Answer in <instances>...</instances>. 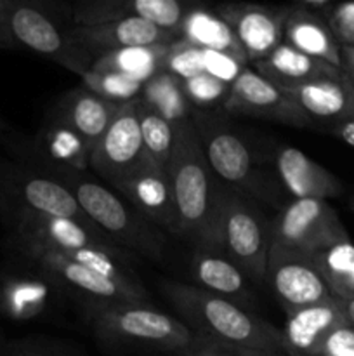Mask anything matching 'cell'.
I'll return each instance as SVG.
<instances>
[{"mask_svg": "<svg viewBox=\"0 0 354 356\" xmlns=\"http://www.w3.org/2000/svg\"><path fill=\"white\" fill-rule=\"evenodd\" d=\"M165 169L176 200L179 236L194 243L196 250H219L221 184L215 181L191 120L176 124V141Z\"/></svg>", "mask_w": 354, "mask_h": 356, "instance_id": "1", "label": "cell"}, {"mask_svg": "<svg viewBox=\"0 0 354 356\" xmlns=\"http://www.w3.org/2000/svg\"><path fill=\"white\" fill-rule=\"evenodd\" d=\"M162 289L180 322L194 336L210 337L250 350L285 355L281 329L253 315L250 309L210 294L196 285L165 282Z\"/></svg>", "mask_w": 354, "mask_h": 356, "instance_id": "2", "label": "cell"}, {"mask_svg": "<svg viewBox=\"0 0 354 356\" xmlns=\"http://www.w3.org/2000/svg\"><path fill=\"white\" fill-rule=\"evenodd\" d=\"M40 170V169H38ZM47 176L65 184L94 226L110 236L121 249H128L151 261L163 259L165 238L155 225L130 209L101 183L83 176L80 170L45 167Z\"/></svg>", "mask_w": 354, "mask_h": 356, "instance_id": "3", "label": "cell"}, {"mask_svg": "<svg viewBox=\"0 0 354 356\" xmlns=\"http://www.w3.org/2000/svg\"><path fill=\"white\" fill-rule=\"evenodd\" d=\"M89 322L99 343L151 353L179 355L194 334L176 316L151 305H115L89 309Z\"/></svg>", "mask_w": 354, "mask_h": 356, "instance_id": "4", "label": "cell"}, {"mask_svg": "<svg viewBox=\"0 0 354 356\" xmlns=\"http://www.w3.org/2000/svg\"><path fill=\"white\" fill-rule=\"evenodd\" d=\"M191 122L196 129L212 172L224 179V184L235 186V190L253 200L281 205V184L255 165L248 146L222 118L215 113L198 110L191 115Z\"/></svg>", "mask_w": 354, "mask_h": 356, "instance_id": "5", "label": "cell"}, {"mask_svg": "<svg viewBox=\"0 0 354 356\" xmlns=\"http://www.w3.org/2000/svg\"><path fill=\"white\" fill-rule=\"evenodd\" d=\"M273 222L253 198L221 184L217 242L219 250L239 268L250 284H266Z\"/></svg>", "mask_w": 354, "mask_h": 356, "instance_id": "6", "label": "cell"}, {"mask_svg": "<svg viewBox=\"0 0 354 356\" xmlns=\"http://www.w3.org/2000/svg\"><path fill=\"white\" fill-rule=\"evenodd\" d=\"M7 249L16 259L42 271L47 278L65 291L78 296L89 305V309L115 305H149V296L141 282H125L104 277L90 268L82 266L49 249L7 242Z\"/></svg>", "mask_w": 354, "mask_h": 356, "instance_id": "7", "label": "cell"}, {"mask_svg": "<svg viewBox=\"0 0 354 356\" xmlns=\"http://www.w3.org/2000/svg\"><path fill=\"white\" fill-rule=\"evenodd\" d=\"M58 7L56 3L37 0H10V31L17 45L82 76L92 68L99 56L73 37L75 24L62 26Z\"/></svg>", "mask_w": 354, "mask_h": 356, "instance_id": "8", "label": "cell"}, {"mask_svg": "<svg viewBox=\"0 0 354 356\" xmlns=\"http://www.w3.org/2000/svg\"><path fill=\"white\" fill-rule=\"evenodd\" d=\"M0 204L90 222L71 191L47 174L0 159Z\"/></svg>", "mask_w": 354, "mask_h": 356, "instance_id": "9", "label": "cell"}, {"mask_svg": "<svg viewBox=\"0 0 354 356\" xmlns=\"http://www.w3.org/2000/svg\"><path fill=\"white\" fill-rule=\"evenodd\" d=\"M351 240L339 216L326 200L304 198L285 205L273 221L271 245L312 254Z\"/></svg>", "mask_w": 354, "mask_h": 356, "instance_id": "10", "label": "cell"}, {"mask_svg": "<svg viewBox=\"0 0 354 356\" xmlns=\"http://www.w3.org/2000/svg\"><path fill=\"white\" fill-rule=\"evenodd\" d=\"M266 284L287 315L332 298L312 257L288 247L271 245Z\"/></svg>", "mask_w": 354, "mask_h": 356, "instance_id": "11", "label": "cell"}, {"mask_svg": "<svg viewBox=\"0 0 354 356\" xmlns=\"http://www.w3.org/2000/svg\"><path fill=\"white\" fill-rule=\"evenodd\" d=\"M222 110L229 115L262 118L290 127L304 129L312 125L290 94L271 83L248 66L231 86Z\"/></svg>", "mask_w": 354, "mask_h": 356, "instance_id": "12", "label": "cell"}, {"mask_svg": "<svg viewBox=\"0 0 354 356\" xmlns=\"http://www.w3.org/2000/svg\"><path fill=\"white\" fill-rule=\"evenodd\" d=\"M137 99L121 104L89 156L92 167L106 183L117 188L144 156Z\"/></svg>", "mask_w": 354, "mask_h": 356, "instance_id": "13", "label": "cell"}, {"mask_svg": "<svg viewBox=\"0 0 354 356\" xmlns=\"http://www.w3.org/2000/svg\"><path fill=\"white\" fill-rule=\"evenodd\" d=\"M65 294L58 284L30 264L14 259L0 271V313L12 322L40 318Z\"/></svg>", "mask_w": 354, "mask_h": 356, "instance_id": "14", "label": "cell"}, {"mask_svg": "<svg viewBox=\"0 0 354 356\" xmlns=\"http://www.w3.org/2000/svg\"><path fill=\"white\" fill-rule=\"evenodd\" d=\"M117 190L151 225L179 236L176 200L169 172L148 153H144L141 162L118 184Z\"/></svg>", "mask_w": 354, "mask_h": 356, "instance_id": "15", "label": "cell"}, {"mask_svg": "<svg viewBox=\"0 0 354 356\" xmlns=\"http://www.w3.org/2000/svg\"><path fill=\"white\" fill-rule=\"evenodd\" d=\"M215 13L233 28L248 61H260L283 44L288 6L226 2L219 3Z\"/></svg>", "mask_w": 354, "mask_h": 356, "instance_id": "16", "label": "cell"}, {"mask_svg": "<svg viewBox=\"0 0 354 356\" xmlns=\"http://www.w3.org/2000/svg\"><path fill=\"white\" fill-rule=\"evenodd\" d=\"M346 323V316L335 298L290 313L281 329L285 355L321 356L323 344L330 334Z\"/></svg>", "mask_w": 354, "mask_h": 356, "instance_id": "17", "label": "cell"}, {"mask_svg": "<svg viewBox=\"0 0 354 356\" xmlns=\"http://www.w3.org/2000/svg\"><path fill=\"white\" fill-rule=\"evenodd\" d=\"M73 37L101 56L103 52L125 47H148V45H170L179 35L158 28L156 24L137 16H128L99 26H76Z\"/></svg>", "mask_w": 354, "mask_h": 356, "instance_id": "18", "label": "cell"}, {"mask_svg": "<svg viewBox=\"0 0 354 356\" xmlns=\"http://www.w3.org/2000/svg\"><path fill=\"white\" fill-rule=\"evenodd\" d=\"M288 94L297 101L312 125H328L332 129L354 117V86L344 72L292 89Z\"/></svg>", "mask_w": 354, "mask_h": 356, "instance_id": "19", "label": "cell"}, {"mask_svg": "<svg viewBox=\"0 0 354 356\" xmlns=\"http://www.w3.org/2000/svg\"><path fill=\"white\" fill-rule=\"evenodd\" d=\"M276 172L281 186L294 200H328L344 193V184L328 169L297 148H281L276 155Z\"/></svg>", "mask_w": 354, "mask_h": 356, "instance_id": "20", "label": "cell"}, {"mask_svg": "<svg viewBox=\"0 0 354 356\" xmlns=\"http://www.w3.org/2000/svg\"><path fill=\"white\" fill-rule=\"evenodd\" d=\"M118 110V104L104 101L85 87H76L59 97L51 115L71 129L92 152L117 117Z\"/></svg>", "mask_w": 354, "mask_h": 356, "instance_id": "21", "label": "cell"}, {"mask_svg": "<svg viewBox=\"0 0 354 356\" xmlns=\"http://www.w3.org/2000/svg\"><path fill=\"white\" fill-rule=\"evenodd\" d=\"M253 70L285 92L314 80L342 73L340 68H335L321 59L311 58L285 42L278 45L267 58L253 63Z\"/></svg>", "mask_w": 354, "mask_h": 356, "instance_id": "22", "label": "cell"}, {"mask_svg": "<svg viewBox=\"0 0 354 356\" xmlns=\"http://www.w3.org/2000/svg\"><path fill=\"white\" fill-rule=\"evenodd\" d=\"M283 42L311 58L321 59L342 70L340 44L330 30L328 23L318 14L304 9L298 2L288 6Z\"/></svg>", "mask_w": 354, "mask_h": 356, "instance_id": "23", "label": "cell"}, {"mask_svg": "<svg viewBox=\"0 0 354 356\" xmlns=\"http://www.w3.org/2000/svg\"><path fill=\"white\" fill-rule=\"evenodd\" d=\"M194 280L200 289L248 309L253 302L250 282L221 250H196L193 257Z\"/></svg>", "mask_w": 354, "mask_h": 356, "instance_id": "24", "label": "cell"}, {"mask_svg": "<svg viewBox=\"0 0 354 356\" xmlns=\"http://www.w3.org/2000/svg\"><path fill=\"white\" fill-rule=\"evenodd\" d=\"M31 155L38 159L42 165L38 169L61 167L82 172L89 167L90 149L71 129L49 113L31 143Z\"/></svg>", "mask_w": 354, "mask_h": 356, "instance_id": "25", "label": "cell"}, {"mask_svg": "<svg viewBox=\"0 0 354 356\" xmlns=\"http://www.w3.org/2000/svg\"><path fill=\"white\" fill-rule=\"evenodd\" d=\"M179 38L198 49L228 52L248 63L233 28L215 10L200 3H191L179 30Z\"/></svg>", "mask_w": 354, "mask_h": 356, "instance_id": "26", "label": "cell"}, {"mask_svg": "<svg viewBox=\"0 0 354 356\" xmlns=\"http://www.w3.org/2000/svg\"><path fill=\"white\" fill-rule=\"evenodd\" d=\"M169 45H148V47H125L103 52L92 65V72L117 73L146 83L163 72Z\"/></svg>", "mask_w": 354, "mask_h": 356, "instance_id": "27", "label": "cell"}, {"mask_svg": "<svg viewBox=\"0 0 354 356\" xmlns=\"http://www.w3.org/2000/svg\"><path fill=\"white\" fill-rule=\"evenodd\" d=\"M311 257L332 298L339 301L354 299V243L351 240L319 250Z\"/></svg>", "mask_w": 354, "mask_h": 356, "instance_id": "28", "label": "cell"}, {"mask_svg": "<svg viewBox=\"0 0 354 356\" xmlns=\"http://www.w3.org/2000/svg\"><path fill=\"white\" fill-rule=\"evenodd\" d=\"M139 99L174 125L191 120L193 115L189 101L184 94L183 82L165 72L158 73L144 83Z\"/></svg>", "mask_w": 354, "mask_h": 356, "instance_id": "29", "label": "cell"}, {"mask_svg": "<svg viewBox=\"0 0 354 356\" xmlns=\"http://www.w3.org/2000/svg\"><path fill=\"white\" fill-rule=\"evenodd\" d=\"M137 111L144 152L156 163L167 167L174 148V141H176V125L160 117L155 110H151L141 99H137Z\"/></svg>", "mask_w": 354, "mask_h": 356, "instance_id": "30", "label": "cell"}, {"mask_svg": "<svg viewBox=\"0 0 354 356\" xmlns=\"http://www.w3.org/2000/svg\"><path fill=\"white\" fill-rule=\"evenodd\" d=\"M80 79H82L85 89H89L96 96L103 97L104 101L118 104V106L139 99L142 87H144L142 82L128 79V76L117 75V73H99L92 72V70L83 73Z\"/></svg>", "mask_w": 354, "mask_h": 356, "instance_id": "31", "label": "cell"}, {"mask_svg": "<svg viewBox=\"0 0 354 356\" xmlns=\"http://www.w3.org/2000/svg\"><path fill=\"white\" fill-rule=\"evenodd\" d=\"M0 356H89L83 346L68 339L51 336H30L6 339Z\"/></svg>", "mask_w": 354, "mask_h": 356, "instance_id": "32", "label": "cell"}, {"mask_svg": "<svg viewBox=\"0 0 354 356\" xmlns=\"http://www.w3.org/2000/svg\"><path fill=\"white\" fill-rule=\"evenodd\" d=\"M132 16L130 0H89L71 6V17L76 26H99Z\"/></svg>", "mask_w": 354, "mask_h": 356, "instance_id": "33", "label": "cell"}, {"mask_svg": "<svg viewBox=\"0 0 354 356\" xmlns=\"http://www.w3.org/2000/svg\"><path fill=\"white\" fill-rule=\"evenodd\" d=\"M132 16L142 17L158 28L179 35L189 6L179 0H130Z\"/></svg>", "mask_w": 354, "mask_h": 356, "instance_id": "34", "label": "cell"}, {"mask_svg": "<svg viewBox=\"0 0 354 356\" xmlns=\"http://www.w3.org/2000/svg\"><path fill=\"white\" fill-rule=\"evenodd\" d=\"M201 49L187 44L183 38H177L176 42L169 45L165 63H163V72L176 76L180 82L194 79L203 72V61H201Z\"/></svg>", "mask_w": 354, "mask_h": 356, "instance_id": "35", "label": "cell"}, {"mask_svg": "<svg viewBox=\"0 0 354 356\" xmlns=\"http://www.w3.org/2000/svg\"><path fill=\"white\" fill-rule=\"evenodd\" d=\"M183 89L191 106H196L198 110L205 111V108L210 110V108L222 106L228 99L231 86L222 83L221 80L214 79L207 73H201L194 79L183 82Z\"/></svg>", "mask_w": 354, "mask_h": 356, "instance_id": "36", "label": "cell"}, {"mask_svg": "<svg viewBox=\"0 0 354 356\" xmlns=\"http://www.w3.org/2000/svg\"><path fill=\"white\" fill-rule=\"evenodd\" d=\"M176 356H287L283 353L250 350V348L235 346V344L221 343L210 337L194 336L189 346Z\"/></svg>", "mask_w": 354, "mask_h": 356, "instance_id": "37", "label": "cell"}, {"mask_svg": "<svg viewBox=\"0 0 354 356\" xmlns=\"http://www.w3.org/2000/svg\"><path fill=\"white\" fill-rule=\"evenodd\" d=\"M201 61H203V72L207 75L214 76V79L221 80L222 83L233 86L239 75L245 72L246 63L239 61L235 56L228 54V52L219 51H207L201 49Z\"/></svg>", "mask_w": 354, "mask_h": 356, "instance_id": "38", "label": "cell"}, {"mask_svg": "<svg viewBox=\"0 0 354 356\" xmlns=\"http://www.w3.org/2000/svg\"><path fill=\"white\" fill-rule=\"evenodd\" d=\"M321 356H354V327H337L323 344Z\"/></svg>", "mask_w": 354, "mask_h": 356, "instance_id": "39", "label": "cell"}, {"mask_svg": "<svg viewBox=\"0 0 354 356\" xmlns=\"http://www.w3.org/2000/svg\"><path fill=\"white\" fill-rule=\"evenodd\" d=\"M9 3L10 0H0V49L19 47L9 26Z\"/></svg>", "mask_w": 354, "mask_h": 356, "instance_id": "40", "label": "cell"}, {"mask_svg": "<svg viewBox=\"0 0 354 356\" xmlns=\"http://www.w3.org/2000/svg\"><path fill=\"white\" fill-rule=\"evenodd\" d=\"M328 132L332 136H335L337 139H340V141H344L346 145L353 146L354 148V117L351 118V120L342 122V124L328 129Z\"/></svg>", "mask_w": 354, "mask_h": 356, "instance_id": "41", "label": "cell"}, {"mask_svg": "<svg viewBox=\"0 0 354 356\" xmlns=\"http://www.w3.org/2000/svg\"><path fill=\"white\" fill-rule=\"evenodd\" d=\"M340 59H342V72L354 86V45H340Z\"/></svg>", "mask_w": 354, "mask_h": 356, "instance_id": "42", "label": "cell"}, {"mask_svg": "<svg viewBox=\"0 0 354 356\" xmlns=\"http://www.w3.org/2000/svg\"><path fill=\"white\" fill-rule=\"evenodd\" d=\"M339 301V299H337ZM340 308H342L344 316H346L347 323L354 327V299H347V301H339Z\"/></svg>", "mask_w": 354, "mask_h": 356, "instance_id": "43", "label": "cell"}, {"mask_svg": "<svg viewBox=\"0 0 354 356\" xmlns=\"http://www.w3.org/2000/svg\"><path fill=\"white\" fill-rule=\"evenodd\" d=\"M335 38L339 40L340 45H354V28L351 30L342 31V33L335 35Z\"/></svg>", "mask_w": 354, "mask_h": 356, "instance_id": "44", "label": "cell"}, {"mask_svg": "<svg viewBox=\"0 0 354 356\" xmlns=\"http://www.w3.org/2000/svg\"><path fill=\"white\" fill-rule=\"evenodd\" d=\"M6 343V336H3V332H2V329H0V346H2V344Z\"/></svg>", "mask_w": 354, "mask_h": 356, "instance_id": "45", "label": "cell"}]
</instances>
